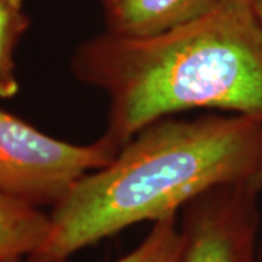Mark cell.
Listing matches in <instances>:
<instances>
[{
  "label": "cell",
  "mask_w": 262,
  "mask_h": 262,
  "mask_svg": "<svg viewBox=\"0 0 262 262\" xmlns=\"http://www.w3.org/2000/svg\"><path fill=\"white\" fill-rule=\"evenodd\" d=\"M70 70L108 96L101 137L117 149L192 110L262 121V24L252 0H219L206 16L155 37L103 31L76 47Z\"/></svg>",
  "instance_id": "6da1fadb"
},
{
  "label": "cell",
  "mask_w": 262,
  "mask_h": 262,
  "mask_svg": "<svg viewBox=\"0 0 262 262\" xmlns=\"http://www.w3.org/2000/svg\"><path fill=\"white\" fill-rule=\"evenodd\" d=\"M261 162L259 120L206 114L153 122L51 207L47 241L27 262H67L131 226L179 214L211 188L248 185Z\"/></svg>",
  "instance_id": "7a4b0ae2"
},
{
  "label": "cell",
  "mask_w": 262,
  "mask_h": 262,
  "mask_svg": "<svg viewBox=\"0 0 262 262\" xmlns=\"http://www.w3.org/2000/svg\"><path fill=\"white\" fill-rule=\"evenodd\" d=\"M118 151L103 137L91 144L58 140L0 110V191L32 206L54 207Z\"/></svg>",
  "instance_id": "3957f363"
},
{
  "label": "cell",
  "mask_w": 262,
  "mask_h": 262,
  "mask_svg": "<svg viewBox=\"0 0 262 262\" xmlns=\"http://www.w3.org/2000/svg\"><path fill=\"white\" fill-rule=\"evenodd\" d=\"M246 184L208 189L179 213L182 262H259L262 215Z\"/></svg>",
  "instance_id": "277c9868"
},
{
  "label": "cell",
  "mask_w": 262,
  "mask_h": 262,
  "mask_svg": "<svg viewBox=\"0 0 262 262\" xmlns=\"http://www.w3.org/2000/svg\"><path fill=\"white\" fill-rule=\"evenodd\" d=\"M105 32L147 38L206 16L219 0H101Z\"/></svg>",
  "instance_id": "5b68a950"
},
{
  "label": "cell",
  "mask_w": 262,
  "mask_h": 262,
  "mask_svg": "<svg viewBox=\"0 0 262 262\" xmlns=\"http://www.w3.org/2000/svg\"><path fill=\"white\" fill-rule=\"evenodd\" d=\"M50 214L0 191V261L29 258L47 241Z\"/></svg>",
  "instance_id": "8992f818"
},
{
  "label": "cell",
  "mask_w": 262,
  "mask_h": 262,
  "mask_svg": "<svg viewBox=\"0 0 262 262\" xmlns=\"http://www.w3.org/2000/svg\"><path fill=\"white\" fill-rule=\"evenodd\" d=\"M29 25L25 0H0V99H12L19 92L15 53Z\"/></svg>",
  "instance_id": "52a82bcc"
},
{
  "label": "cell",
  "mask_w": 262,
  "mask_h": 262,
  "mask_svg": "<svg viewBox=\"0 0 262 262\" xmlns=\"http://www.w3.org/2000/svg\"><path fill=\"white\" fill-rule=\"evenodd\" d=\"M182 255L179 214H172L151 223L140 244L115 262H182Z\"/></svg>",
  "instance_id": "ba28073f"
},
{
  "label": "cell",
  "mask_w": 262,
  "mask_h": 262,
  "mask_svg": "<svg viewBox=\"0 0 262 262\" xmlns=\"http://www.w3.org/2000/svg\"><path fill=\"white\" fill-rule=\"evenodd\" d=\"M248 187L251 188L253 192H256V194H261L262 192V162L261 166H259L258 170L255 172V175L252 177V179L248 182Z\"/></svg>",
  "instance_id": "9c48e42d"
},
{
  "label": "cell",
  "mask_w": 262,
  "mask_h": 262,
  "mask_svg": "<svg viewBox=\"0 0 262 262\" xmlns=\"http://www.w3.org/2000/svg\"><path fill=\"white\" fill-rule=\"evenodd\" d=\"M253 3V9L256 12V15H258V19H259V22L262 24V0H252Z\"/></svg>",
  "instance_id": "30bf717a"
},
{
  "label": "cell",
  "mask_w": 262,
  "mask_h": 262,
  "mask_svg": "<svg viewBox=\"0 0 262 262\" xmlns=\"http://www.w3.org/2000/svg\"><path fill=\"white\" fill-rule=\"evenodd\" d=\"M258 256H259V262H262V223L261 232H259V241H258Z\"/></svg>",
  "instance_id": "8fae6325"
},
{
  "label": "cell",
  "mask_w": 262,
  "mask_h": 262,
  "mask_svg": "<svg viewBox=\"0 0 262 262\" xmlns=\"http://www.w3.org/2000/svg\"><path fill=\"white\" fill-rule=\"evenodd\" d=\"M0 262H24V261H22V258H10V259H5V261H0Z\"/></svg>",
  "instance_id": "7c38bea8"
}]
</instances>
